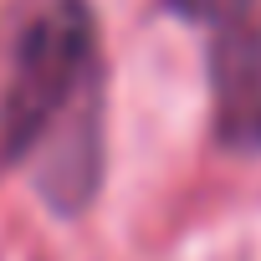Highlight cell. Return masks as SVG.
Here are the masks:
<instances>
[{
  "mask_svg": "<svg viewBox=\"0 0 261 261\" xmlns=\"http://www.w3.org/2000/svg\"><path fill=\"white\" fill-rule=\"evenodd\" d=\"M210 87L220 144L261 154V16H241L220 31L210 57Z\"/></svg>",
  "mask_w": 261,
  "mask_h": 261,
  "instance_id": "obj_1",
  "label": "cell"
},
{
  "mask_svg": "<svg viewBox=\"0 0 261 261\" xmlns=\"http://www.w3.org/2000/svg\"><path fill=\"white\" fill-rule=\"evenodd\" d=\"M256 0H169V11L179 21H195V26H236L241 16H251Z\"/></svg>",
  "mask_w": 261,
  "mask_h": 261,
  "instance_id": "obj_2",
  "label": "cell"
}]
</instances>
